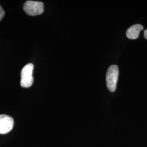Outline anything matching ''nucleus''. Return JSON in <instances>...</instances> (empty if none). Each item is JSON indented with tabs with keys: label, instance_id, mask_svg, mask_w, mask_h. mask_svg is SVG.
I'll return each instance as SVG.
<instances>
[{
	"label": "nucleus",
	"instance_id": "obj_1",
	"mask_svg": "<svg viewBox=\"0 0 147 147\" xmlns=\"http://www.w3.org/2000/svg\"><path fill=\"white\" fill-rule=\"evenodd\" d=\"M119 69L116 65L110 66L106 74V84L111 92H114L116 90L117 84L118 79Z\"/></svg>",
	"mask_w": 147,
	"mask_h": 147
},
{
	"label": "nucleus",
	"instance_id": "obj_2",
	"mask_svg": "<svg viewBox=\"0 0 147 147\" xmlns=\"http://www.w3.org/2000/svg\"><path fill=\"white\" fill-rule=\"evenodd\" d=\"M23 9L28 16H38L44 11V4L40 1H27L24 5Z\"/></svg>",
	"mask_w": 147,
	"mask_h": 147
},
{
	"label": "nucleus",
	"instance_id": "obj_3",
	"mask_svg": "<svg viewBox=\"0 0 147 147\" xmlns=\"http://www.w3.org/2000/svg\"><path fill=\"white\" fill-rule=\"evenodd\" d=\"M33 68L34 65L33 64L28 63L22 69L20 81L21 87L24 88H28L33 84L34 81L32 76Z\"/></svg>",
	"mask_w": 147,
	"mask_h": 147
},
{
	"label": "nucleus",
	"instance_id": "obj_4",
	"mask_svg": "<svg viewBox=\"0 0 147 147\" xmlns=\"http://www.w3.org/2000/svg\"><path fill=\"white\" fill-rule=\"evenodd\" d=\"M14 126L13 119L8 115H0V134H5L11 131Z\"/></svg>",
	"mask_w": 147,
	"mask_h": 147
},
{
	"label": "nucleus",
	"instance_id": "obj_5",
	"mask_svg": "<svg viewBox=\"0 0 147 147\" xmlns=\"http://www.w3.org/2000/svg\"><path fill=\"white\" fill-rule=\"evenodd\" d=\"M143 29V27L140 24H136L129 27L126 31L127 37L130 39H136L138 36L140 31Z\"/></svg>",
	"mask_w": 147,
	"mask_h": 147
},
{
	"label": "nucleus",
	"instance_id": "obj_6",
	"mask_svg": "<svg viewBox=\"0 0 147 147\" xmlns=\"http://www.w3.org/2000/svg\"><path fill=\"white\" fill-rule=\"evenodd\" d=\"M5 12L3 9L2 6L0 5V21L3 19V18L5 16Z\"/></svg>",
	"mask_w": 147,
	"mask_h": 147
},
{
	"label": "nucleus",
	"instance_id": "obj_7",
	"mask_svg": "<svg viewBox=\"0 0 147 147\" xmlns=\"http://www.w3.org/2000/svg\"><path fill=\"white\" fill-rule=\"evenodd\" d=\"M144 38H145L146 39H147V29L144 31Z\"/></svg>",
	"mask_w": 147,
	"mask_h": 147
}]
</instances>
